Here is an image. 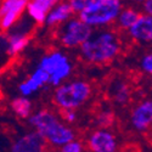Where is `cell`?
Segmentation results:
<instances>
[{"label":"cell","instance_id":"6da1fadb","mask_svg":"<svg viewBox=\"0 0 152 152\" xmlns=\"http://www.w3.org/2000/svg\"><path fill=\"white\" fill-rule=\"evenodd\" d=\"M78 53L88 65H110L123 53V40L117 29H94L89 39L80 45Z\"/></svg>","mask_w":152,"mask_h":152},{"label":"cell","instance_id":"7a4b0ae2","mask_svg":"<svg viewBox=\"0 0 152 152\" xmlns=\"http://www.w3.org/2000/svg\"><path fill=\"white\" fill-rule=\"evenodd\" d=\"M27 121L31 128L39 133L49 146L55 148H60L62 145L77 137V133L72 125L63 122L61 116L53 110H37Z\"/></svg>","mask_w":152,"mask_h":152},{"label":"cell","instance_id":"3957f363","mask_svg":"<svg viewBox=\"0 0 152 152\" xmlns=\"http://www.w3.org/2000/svg\"><path fill=\"white\" fill-rule=\"evenodd\" d=\"M93 94L94 88L90 82L82 78H69L54 88L51 100L58 111H78L89 102Z\"/></svg>","mask_w":152,"mask_h":152},{"label":"cell","instance_id":"277c9868","mask_svg":"<svg viewBox=\"0 0 152 152\" xmlns=\"http://www.w3.org/2000/svg\"><path fill=\"white\" fill-rule=\"evenodd\" d=\"M37 67L49 75V86L55 88L68 80L74 72V63L71 56L62 49H53L45 53L38 61Z\"/></svg>","mask_w":152,"mask_h":152},{"label":"cell","instance_id":"5b68a950","mask_svg":"<svg viewBox=\"0 0 152 152\" xmlns=\"http://www.w3.org/2000/svg\"><path fill=\"white\" fill-rule=\"evenodd\" d=\"M123 6L124 3L122 0H94L77 16L89 24L93 29L111 28L115 26Z\"/></svg>","mask_w":152,"mask_h":152},{"label":"cell","instance_id":"8992f818","mask_svg":"<svg viewBox=\"0 0 152 152\" xmlns=\"http://www.w3.org/2000/svg\"><path fill=\"white\" fill-rule=\"evenodd\" d=\"M94 29L86 24L79 16L74 15L67 22L61 24L55 29V38L58 45L66 50L79 49L85 43Z\"/></svg>","mask_w":152,"mask_h":152},{"label":"cell","instance_id":"52a82bcc","mask_svg":"<svg viewBox=\"0 0 152 152\" xmlns=\"http://www.w3.org/2000/svg\"><path fill=\"white\" fill-rule=\"evenodd\" d=\"M33 24L35 23L26 15H23L15 26L6 32L9 57H16L28 48L31 43V32L33 31Z\"/></svg>","mask_w":152,"mask_h":152},{"label":"cell","instance_id":"ba28073f","mask_svg":"<svg viewBox=\"0 0 152 152\" xmlns=\"http://www.w3.org/2000/svg\"><path fill=\"white\" fill-rule=\"evenodd\" d=\"M85 148L89 152H118V136L112 129L95 128L85 139Z\"/></svg>","mask_w":152,"mask_h":152},{"label":"cell","instance_id":"9c48e42d","mask_svg":"<svg viewBox=\"0 0 152 152\" xmlns=\"http://www.w3.org/2000/svg\"><path fill=\"white\" fill-rule=\"evenodd\" d=\"M129 125L137 134H146L152 130V97L139 100L129 112Z\"/></svg>","mask_w":152,"mask_h":152},{"label":"cell","instance_id":"30bf717a","mask_svg":"<svg viewBox=\"0 0 152 152\" xmlns=\"http://www.w3.org/2000/svg\"><path fill=\"white\" fill-rule=\"evenodd\" d=\"M28 0H0V32L10 31L26 14Z\"/></svg>","mask_w":152,"mask_h":152},{"label":"cell","instance_id":"8fae6325","mask_svg":"<svg viewBox=\"0 0 152 152\" xmlns=\"http://www.w3.org/2000/svg\"><path fill=\"white\" fill-rule=\"evenodd\" d=\"M48 144L35 130L23 132L10 145V152H45Z\"/></svg>","mask_w":152,"mask_h":152},{"label":"cell","instance_id":"7c38bea8","mask_svg":"<svg viewBox=\"0 0 152 152\" xmlns=\"http://www.w3.org/2000/svg\"><path fill=\"white\" fill-rule=\"evenodd\" d=\"M48 86H49V75L42 68L35 67L28 74V77L18 84L17 90L18 94L22 96L32 97L33 95L38 94L40 90L45 89Z\"/></svg>","mask_w":152,"mask_h":152},{"label":"cell","instance_id":"4fadbf2b","mask_svg":"<svg viewBox=\"0 0 152 152\" xmlns=\"http://www.w3.org/2000/svg\"><path fill=\"white\" fill-rule=\"evenodd\" d=\"M125 33L135 44H152V17L141 12L135 23Z\"/></svg>","mask_w":152,"mask_h":152},{"label":"cell","instance_id":"5bb4252c","mask_svg":"<svg viewBox=\"0 0 152 152\" xmlns=\"http://www.w3.org/2000/svg\"><path fill=\"white\" fill-rule=\"evenodd\" d=\"M107 94L113 104L117 106H126L133 95L130 84L123 78H116L110 82L107 86Z\"/></svg>","mask_w":152,"mask_h":152},{"label":"cell","instance_id":"9a60e30c","mask_svg":"<svg viewBox=\"0 0 152 152\" xmlns=\"http://www.w3.org/2000/svg\"><path fill=\"white\" fill-rule=\"evenodd\" d=\"M60 1L62 0H28L24 15L35 24H44L50 10Z\"/></svg>","mask_w":152,"mask_h":152},{"label":"cell","instance_id":"2e32d148","mask_svg":"<svg viewBox=\"0 0 152 152\" xmlns=\"http://www.w3.org/2000/svg\"><path fill=\"white\" fill-rule=\"evenodd\" d=\"M75 14L73 12L72 7L68 5V3L66 0H62L58 4H56L50 12L48 14L44 24L48 28H53L56 29L57 27H60L61 24H63L65 22H67L69 18H72Z\"/></svg>","mask_w":152,"mask_h":152},{"label":"cell","instance_id":"e0dca14e","mask_svg":"<svg viewBox=\"0 0 152 152\" xmlns=\"http://www.w3.org/2000/svg\"><path fill=\"white\" fill-rule=\"evenodd\" d=\"M140 15H141L140 7H137L135 5L124 4L123 9L121 10V12L118 14V17L115 22V27L119 32H126L135 23V21L139 18Z\"/></svg>","mask_w":152,"mask_h":152},{"label":"cell","instance_id":"ac0fdd59","mask_svg":"<svg viewBox=\"0 0 152 152\" xmlns=\"http://www.w3.org/2000/svg\"><path fill=\"white\" fill-rule=\"evenodd\" d=\"M10 110L20 119H28L34 112V105L31 97L18 95L10 102Z\"/></svg>","mask_w":152,"mask_h":152},{"label":"cell","instance_id":"d6986e66","mask_svg":"<svg viewBox=\"0 0 152 152\" xmlns=\"http://www.w3.org/2000/svg\"><path fill=\"white\" fill-rule=\"evenodd\" d=\"M116 115L111 108L104 107L99 110L94 116V124L96 128H106L111 129L116 124Z\"/></svg>","mask_w":152,"mask_h":152},{"label":"cell","instance_id":"ffe728a7","mask_svg":"<svg viewBox=\"0 0 152 152\" xmlns=\"http://www.w3.org/2000/svg\"><path fill=\"white\" fill-rule=\"evenodd\" d=\"M139 69L141 71V73L151 77L152 75V50H148L147 53H145L140 60H139Z\"/></svg>","mask_w":152,"mask_h":152},{"label":"cell","instance_id":"44dd1931","mask_svg":"<svg viewBox=\"0 0 152 152\" xmlns=\"http://www.w3.org/2000/svg\"><path fill=\"white\" fill-rule=\"evenodd\" d=\"M58 152H85V144L77 137L66 142L58 148Z\"/></svg>","mask_w":152,"mask_h":152},{"label":"cell","instance_id":"7402d4cb","mask_svg":"<svg viewBox=\"0 0 152 152\" xmlns=\"http://www.w3.org/2000/svg\"><path fill=\"white\" fill-rule=\"evenodd\" d=\"M66 1L68 3V5L72 7V10H73V12L75 15H78V14H80V12L85 9V7H88L89 6L94 0H66Z\"/></svg>","mask_w":152,"mask_h":152},{"label":"cell","instance_id":"603a6c76","mask_svg":"<svg viewBox=\"0 0 152 152\" xmlns=\"http://www.w3.org/2000/svg\"><path fill=\"white\" fill-rule=\"evenodd\" d=\"M61 118L63 122H66L67 124L72 125L74 123L78 122L79 115H78V111L75 110H66V111H61Z\"/></svg>","mask_w":152,"mask_h":152},{"label":"cell","instance_id":"cb8c5ba5","mask_svg":"<svg viewBox=\"0 0 152 152\" xmlns=\"http://www.w3.org/2000/svg\"><path fill=\"white\" fill-rule=\"evenodd\" d=\"M7 58V38L6 32H0V58Z\"/></svg>","mask_w":152,"mask_h":152},{"label":"cell","instance_id":"d4e9b609","mask_svg":"<svg viewBox=\"0 0 152 152\" xmlns=\"http://www.w3.org/2000/svg\"><path fill=\"white\" fill-rule=\"evenodd\" d=\"M140 10L142 14H146L152 17V0H145L140 5Z\"/></svg>","mask_w":152,"mask_h":152},{"label":"cell","instance_id":"484cf974","mask_svg":"<svg viewBox=\"0 0 152 152\" xmlns=\"http://www.w3.org/2000/svg\"><path fill=\"white\" fill-rule=\"evenodd\" d=\"M124 4H128V5H135V6H140L145 0H122Z\"/></svg>","mask_w":152,"mask_h":152},{"label":"cell","instance_id":"4316f807","mask_svg":"<svg viewBox=\"0 0 152 152\" xmlns=\"http://www.w3.org/2000/svg\"><path fill=\"white\" fill-rule=\"evenodd\" d=\"M150 88H151V90H152V75L150 77Z\"/></svg>","mask_w":152,"mask_h":152},{"label":"cell","instance_id":"83f0119b","mask_svg":"<svg viewBox=\"0 0 152 152\" xmlns=\"http://www.w3.org/2000/svg\"><path fill=\"white\" fill-rule=\"evenodd\" d=\"M1 71H3V66H1V63H0V73H1Z\"/></svg>","mask_w":152,"mask_h":152}]
</instances>
